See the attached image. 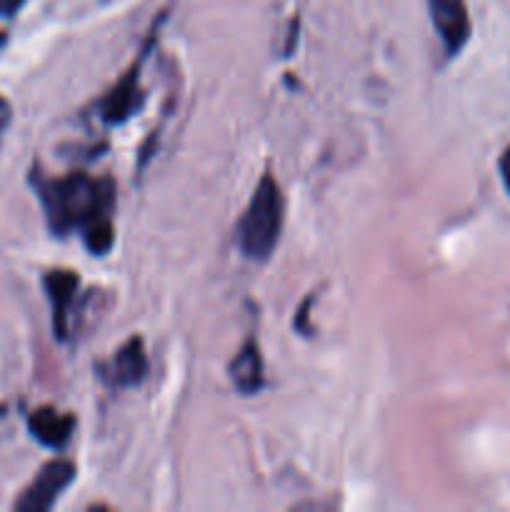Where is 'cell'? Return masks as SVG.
I'll return each instance as SVG.
<instances>
[{"label":"cell","mask_w":510,"mask_h":512,"mask_svg":"<svg viewBox=\"0 0 510 512\" xmlns=\"http://www.w3.org/2000/svg\"><path fill=\"white\" fill-rule=\"evenodd\" d=\"M80 235H83V243L90 255L110 253V248H113L115 243V228L113 223H110V218L95 220V223L88 225Z\"/></svg>","instance_id":"30bf717a"},{"label":"cell","mask_w":510,"mask_h":512,"mask_svg":"<svg viewBox=\"0 0 510 512\" xmlns=\"http://www.w3.org/2000/svg\"><path fill=\"white\" fill-rule=\"evenodd\" d=\"M153 43L155 35L148 40V45L140 50L138 60L125 70L123 78H120L98 103V118L103 120L105 125H123L125 120H130L140 108H143L145 95L143 90H140V68H143V60L148 58V50Z\"/></svg>","instance_id":"3957f363"},{"label":"cell","mask_w":510,"mask_h":512,"mask_svg":"<svg viewBox=\"0 0 510 512\" xmlns=\"http://www.w3.org/2000/svg\"><path fill=\"white\" fill-rule=\"evenodd\" d=\"M10 123V103L0 95V135H3L5 125Z\"/></svg>","instance_id":"4fadbf2b"},{"label":"cell","mask_w":510,"mask_h":512,"mask_svg":"<svg viewBox=\"0 0 510 512\" xmlns=\"http://www.w3.org/2000/svg\"><path fill=\"white\" fill-rule=\"evenodd\" d=\"M148 355H145V343L140 335H133L128 343L115 350L113 360L108 368V380L115 388H135L148 375Z\"/></svg>","instance_id":"52a82bcc"},{"label":"cell","mask_w":510,"mask_h":512,"mask_svg":"<svg viewBox=\"0 0 510 512\" xmlns=\"http://www.w3.org/2000/svg\"><path fill=\"white\" fill-rule=\"evenodd\" d=\"M428 10L445 53L453 58L468 45L470 33H473L468 5L465 0H428Z\"/></svg>","instance_id":"5b68a950"},{"label":"cell","mask_w":510,"mask_h":512,"mask_svg":"<svg viewBox=\"0 0 510 512\" xmlns=\"http://www.w3.org/2000/svg\"><path fill=\"white\" fill-rule=\"evenodd\" d=\"M75 480V465L70 460H50L48 465L40 468L33 483L23 490L18 500H15V510L18 512H45L55 505V500L63 495Z\"/></svg>","instance_id":"277c9868"},{"label":"cell","mask_w":510,"mask_h":512,"mask_svg":"<svg viewBox=\"0 0 510 512\" xmlns=\"http://www.w3.org/2000/svg\"><path fill=\"white\" fill-rule=\"evenodd\" d=\"M230 383L243 395H258L265 385V365L263 355L255 340H248L243 348L235 353V358L228 365Z\"/></svg>","instance_id":"9c48e42d"},{"label":"cell","mask_w":510,"mask_h":512,"mask_svg":"<svg viewBox=\"0 0 510 512\" xmlns=\"http://www.w3.org/2000/svg\"><path fill=\"white\" fill-rule=\"evenodd\" d=\"M25 0H0V18H13L20 8H23Z\"/></svg>","instance_id":"8fae6325"},{"label":"cell","mask_w":510,"mask_h":512,"mask_svg":"<svg viewBox=\"0 0 510 512\" xmlns=\"http://www.w3.org/2000/svg\"><path fill=\"white\" fill-rule=\"evenodd\" d=\"M28 430L43 448L63 450L73 438L75 415L60 413V410L45 405L28 415Z\"/></svg>","instance_id":"ba28073f"},{"label":"cell","mask_w":510,"mask_h":512,"mask_svg":"<svg viewBox=\"0 0 510 512\" xmlns=\"http://www.w3.org/2000/svg\"><path fill=\"white\" fill-rule=\"evenodd\" d=\"M285 220V198L278 180L270 173L255 185L245 213L235 225V245L240 253L255 263H265L280 243Z\"/></svg>","instance_id":"7a4b0ae2"},{"label":"cell","mask_w":510,"mask_h":512,"mask_svg":"<svg viewBox=\"0 0 510 512\" xmlns=\"http://www.w3.org/2000/svg\"><path fill=\"white\" fill-rule=\"evenodd\" d=\"M30 185L40 198L50 233L63 235L83 233L95 220L110 218L115 203V188L110 178H93L88 173H68L63 178H48L33 168Z\"/></svg>","instance_id":"6da1fadb"},{"label":"cell","mask_w":510,"mask_h":512,"mask_svg":"<svg viewBox=\"0 0 510 512\" xmlns=\"http://www.w3.org/2000/svg\"><path fill=\"white\" fill-rule=\"evenodd\" d=\"M43 285L45 295L50 300V308H53V333L63 343V340H68L70 333L68 315L73 310L75 293L80 288V278L73 270H48L43 278Z\"/></svg>","instance_id":"8992f818"},{"label":"cell","mask_w":510,"mask_h":512,"mask_svg":"<svg viewBox=\"0 0 510 512\" xmlns=\"http://www.w3.org/2000/svg\"><path fill=\"white\" fill-rule=\"evenodd\" d=\"M500 175H503L505 188L510 190V145H508V148H505V153L500 155Z\"/></svg>","instance_id":"7c38bea8"}]
</instances>
